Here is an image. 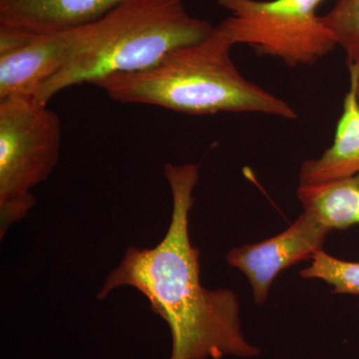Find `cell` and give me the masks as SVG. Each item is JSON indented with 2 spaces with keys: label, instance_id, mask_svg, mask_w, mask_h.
<instances>
[{
  "label": "cell",
  "instance_id": "1",
  "mask_svg": "<svg viewBox=\"0 0 359 359\" xmlns=\"http://www.w3.org/2000/svg\"><path fill=\"white\" fill-rule=\"evenodd\" d=\"M164 174L173 200L166 235L154 248H128L106 278L98 299L122 287L139 290L169 325V359L256 358L261 351L243 334L237 294L228 289L208 290L201 283L200 252L191 244L189 233L199 165L168 163Z\"/></svg>",
  "mask_w": 359,
  "mask_h": 359
},
{
  "label": "cell",
  "instance_id": "2",
  "mask_svg": "<svg viewBox=\"0 0 359 359\" xmlns=\"http://www.w3.org/2000/svg\"><path fill=\"white\" fill-rule=\"evenodd\" d=\"M235 44L217 29L207 39L169 52L157 65L111 75L93 85L125 104H149L187 115L261 113L299 118L287 101L243 76L231 59Z\"/></svg>",
  "mask_w": 359,
  "mask_h": 359
},
{
  "label": "cell",
  "instance_id": "3",
  "mask_svg": "<svg viewBox=\"0 0 359 359\" xmlns=\"http://www.w3.org/2000/svg\"><path fill=\"white\" fill-rule=\"evenodd\" d=\"M73 29L65 67L37 92L40 103L75 85L148 69L169 52L207 39L215 26L191 16L183 0H131Z\"/></svg>",
  "mask_w": 359,
  "mask_h": 359
},
{
  "label": "cell",
  "instance_id": "4",
  "mask_svg": "<svg viewBox=\"0 0 359 359\" xmlns=\"http://www.w3.org/2000/svg\"><path fill=\"white\" fill-rule=\"evenodd\" d=\"M59 116L34 98L0 100V238L36 205L34 187L58 163Z\"/></svg>",
  "mask_w": 359,
  "mask_h": 359
},
{
  "label": "cell",
  "instance_id": "5",
  "mask_svg": "<svg viewBox=\"0 0 359 359\" xmlns=\"http://www.w3.org/2000/svg\"><path fill=\"white\" fill-rule=\"evenodd\" d=\"M230 13L217 25L233 44L289 67L316 65L337 47L318 7L327 0H217Z\"/></svg>",
  "mask_w": 359,
  "mask_h": 359
},
{
  "label": "cell",
  "instance_id": "6",
  "mask_svg": "<svg viewBox=\"0 0 359 359\" xmlns=\"http://www.w3.org/2000/svg\"><path fill=\"white\" fill-rule=\"evenodd\" d=\"M74 29L32 32L0 25V100L34 98L65 67Z\"/></svg>",
  "mask_w": 359,
  "mask_h": 359
},
{
  "label": "cell",
  "instance_id": "7",
  "mask_svg": "<svg viewBox=\"0 0 359 359\" xmlns=\"http://www.w3.org/2000/svg\"><path fill=\"white\" fill-rule=\"evenodd\" d=\"M330 231L318 217L304 211L278 236L230 250L226 263L247 276L255 302L264 304L276 276L299 262L311 261L316 252L323 250Z\"/></svg>",
  "mask_w": 359,
  "mask_h": 359
},
{
  "label": "cell",
  "instance_id": "8",
  "mask_svg": "<svg viewBox=\"0 0 359 359\" xmlns=\"http://www.w3.org/2000/svg\"><path fill=\"white\" fill-rule=\"evenodd\" d=\"M348 90L332 146L316 159L306 160L299 168V185L328 183L359 174V65H347Z\"/></svg>",
  "mask_w": 359,
  "mask_h": 359
},
{
  "label": "cell",
  "instance_id": "9",
  "mask_svg": "<svg viewBox=\"0 0 359 359\" xmlns=\"http://www.w3.org/2000/svg\"><path fill=\"white\" fill-rule=\"evenodd\" d=\"M131 0H0V25L54 32L90 25Z\"/></svg>",
  "mask_w": 359,
  "mask_h": 359
},
{
  "label": "cell",
  "instance_id": "10",
  "mask_svg": "<svg viewBox=\"0 0 359 359\" xmlns=\"http://www.w3.org/2000/svg\"><path fill=\"white\" fill-rule=\"evenodd\" d=\"M304 211L311 212L330 230L359 224V174L320 185L299 186Z\"/></svg>",
  "mask_w": 359,
  "mask_h": 359
},
{
  "label": "cell",
  "instance_id": "11",
  "mask_svg": "<svg viewBox=\"0 0 359 359\" xmlns=\"http://www.w3.org/2000/svg\"><path fill=\"white\" fill-rule=\"evenodd\" d=\"M299 276L306 280H321L334 287L332 294L359 295V262H346L327 254L316 252L309 268Z\"/></svg>",
  "mask_w": 359,
  "mask_h": 359
},
{
  "label": "cell",
  "instance_id": "12",
  "mask_svg": "<svg viewBox=\"0 0 359 359\" xmlns=\"http://www.w3.org/2000/svg\"><path fill=\"white\" fill-rule=\"evenodd\" d=\"M323 20L344 49L347 65H359V0H337Z\"/></svg>",
  "mask_w": 359,
  "mask_h": 359
},
{
  "label": "cell",
  "instance_id": "13",
  "mask_svg": "<svg viewBox=\"0 0 359 359\" xmlns=\"http://www.w3.org/2000/svg\"><path fill=\"white\" fill-rule=\"evenodd\" d=\"M358 97H359V85H358Z\"/></svg>",
  "mask_w": 359,
  "mask_h": 359
}]
</instances>
